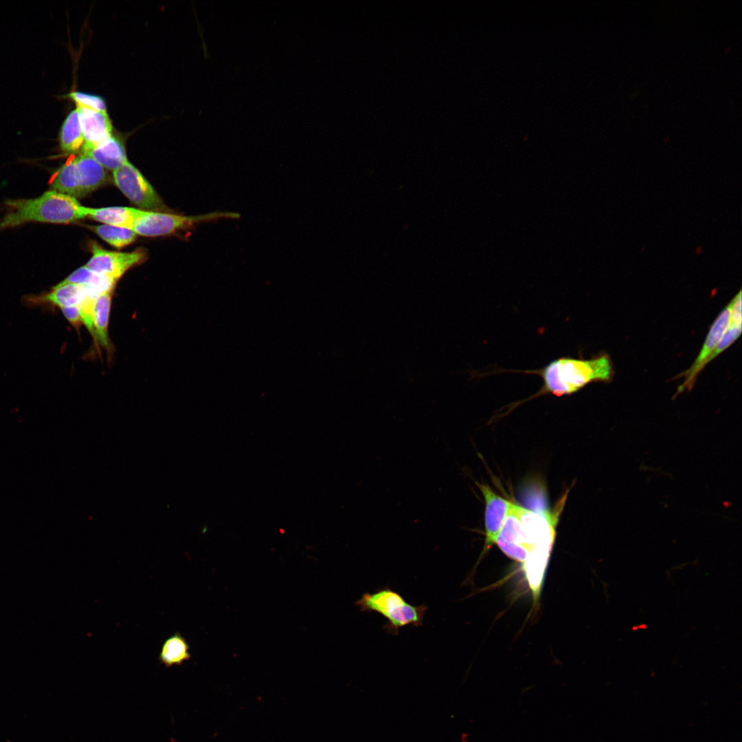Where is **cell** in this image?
Wrapping results in <instances>:
<instances>
[{
	"instance_id": "14",
	"label": "cell",
	"mask_w": 742,
	"mask_h": 742,
	"mask_svg": "<svg viewBox=\"0 0 742 742\" xmlns=\"http://www.w3.org/2000/svg\"><path fill=\"white\" fill-rule=\"evenodd\" d=\"M111 305V293H102L95 297L91 304L93 339L95 343L107 350H109L111 347L108 334Z\"/></svg>"
},
{
	"instance_id": "7",
	"label": "cell",
	"mask_w": 742,
	"mask_h": 742,
	"mask_svg": "<svg viewBox=\"0 0 742 742\" xmlns=\"http://www.w3.org/2000/svg\"><path fill=\"white\" fill-rule=\"evenodd\" d=\"M92 256L86 264L91 271L117 280L133 266L142 262L146 254L142 249L132 252H115L103 249L94 241L89 245Z\"/></svg>"
},
{
	"instance_id": "5",
	"label": "cell",
	"mask_w": 742,
	"mask_h": 742,
	"mask_svg": "<svg viewBox=\"0 0 742 742\" xmlns=\"http://www.w3.org/2000/svg\"><path fill=\"white\" fill-rule=\"evenodd\" d=\"M239 217L235 212H212L199 216H183L161 212L142 210L135 221L133 230L144 236H161L170 234L176 231L193 225L219 218Z\"/></svg>"
},
{
	"instance_id": "24",
	"label": "cell",
	"mask_w": 742,
	"mask_h": 742,
	"mask_svg": "<svg viewBox=\"0 0 742 742\" xmlns=\"http://www.w3.org/2000/svg\"><path fill=\"white\" fill-rule=\"evenodd\" d=\"M61 310L66 319L76 328L82 324L80 306L63 307Z\"/></svg>"
},
{
	"instance_id": "4",
	"label": "cell",
	"mask_w": 742,
	"mask_h": 742,
	"mask_svg": "<svg viewBox=\"0 0 742 742\" xmlns=\"http://www.w3.org/2000/svg\"><path fill=\"white\" fill-rule=\"evenodd\" d=\"M363 612H375L385 618L383 629L388 634L397 636L399 629L423 626L428 609L425 604L413 605L398 592L385 587L374 593H365L355 602Z\"/></svg>"
},
{
	"instance_id": "9",
	"label": "cell",
	"mask_w": 742,
	"mask_h": 742,
	"mask_svg": "<svg viewBox=\"0 0 742 742\" xmlns=\"http://www.w3.org/2000/svg\"><path fill=\"white\" fill-rule=\"evenodd\" d=\"M485 500V542L482 556L485 551L495 543L496 539L502 528L511 502L499 496L485 484H477Z\"/></svg>"
},
{
	"instance_id": "18",
	"label": "cell",
	"mask_w": 742,
	"mask_h": 742,
	"mask_svg": "<svg viewBox=\"0 0 742 742\" xmlns=\"http://www.w3.org/2000/svg\"><path fill=\"white\" fill-rule=\"evenodd\" d=\"M84 137L77 110L71 111L65 120L60 132L61 150L66 153H75L82 149Z\"/></svg>"
},
{
	"instance_id": "16",
	"label": "cell",
	"mask_w": 742,
	"mask_h": 742,
	"mask_svg": "<svg viewBox=\"0 0 742 742\" xmlns=\"http://www.w3.org/2000/svg\"><path fill=\"white\" fill-rule=\"evenodd\" d=\"M62 282L83 285L98 295L111 293L116 283V280L98 274L86 266L78 268Z\"/></svg>"
},
{
	"instance_id": "15",
	"label": "cell",
	"mask_w": 742,
	"mask_h": 742,
	"mask_svg": "<svg viewBox=\"0 0 742 742\" xmlns=\"http://www.w3.org/2000/svg\"><path fill=\"white\" fill-rule=\"evenodd\" d=\"M141 212L128 207H89L88 216L105 225L133 229Z\"/></svg>"
},
{
	"instance_id": "22",
	"label": "cell",
	"mask_w": 742,
	"mask_h": 742,
	"mask_svg": "<svg viewBox=\"0 0 742 742\" xmlns=\"http://www.w3.org/2000/svg\"><path fill=\"white\" fill-rule=\"evenodd\" d=\"M78 106L86 107L97 111H106V103L100 96L91 95L80 91H74L69 93Z\"/></svg>"
},
{
	"instance_id": "3",
	"label": "cell",
	"mask_w": 742,
	"mask_h": 742,
	"mask_svg": "<svg viewBox=\"0 0 742 742\" xmlns=\"http://www.w3.org/2000/svg\"><path fill=\"white\" fill-rule=\"evenodd\" d=\"M5 205L8 212L0 222L1 229L29 222L70 223L88 216L89 212L76 198L51 190L34 199L8 200Z\"/></svg>"
},
{
	"instance_id": "6",
	"label": "cell",
	"mask_w": 742,
	"mask_h": 742,
	"mask_svg": "<svg viewBox=\"0 0 742 742\" xmlns=\"http://www.w3.org/2000/svg\"><path fill=\"white\" fill-rule=\"evenodd\" d=\"M113 178L122 192L140 208L153 212L164 209L163 203L152 186L128 161L113 171Z\"/></svg>"
},
{
	"instance_id": "13",
	"label": "cell",
	"mask_w": 742,
	"mask_h": 742,
	"mask_svg": "<svg viewBox=\"0 0 742 742\" xmlns=\"http://www.w3.org/2000/svg\"><path fill=\"white\" fill-rule=\"evenodd\" d=\"M82 153L90 156L103 168L112 171L118 169L128 161L122 142L113 135Z\"/></svg>"
},
{
	"instance_id": "25",
	"label": "cell",
	"mask_w": 742,
	"mask_h": 742,
	"mask_svg": "<svg viewBox=\"0 0 742 742\" xmlns=\"http://www.w3.org/2000/svg\"><path fill=\"white\" fill-rule=\"evenodd\" d=\"M7 742H10V741L8 740Z\"/></svg>"
},
{
	"instance_id": "2",
	"label": "cell",
	"mask_w": 742,
	"mask_h": 742,
	"mask_svg": "<svg viewBox=\"0 0 742 742\" xmlns=\"http://www.w3.org/2000/svg\"><path fill=\"white\" fill-rule=\"evenodd\" d=\"M539 376L543 385L530 400L546 394L571 395L594 382H609L614 370L609 357L601 354L591 359L561 357L539 370L517 371Z\"/></svg>"
},
{
	"instance_id": "10",
	"label": "cell",
	"mask_w": 742,
	"mask_h": 742,
	"mask_svg": "<svg viewBox=\"0 0 742 742\" xmlns=\"http://www.w3.org/2000/svg\"><path fill=\"white\" fill-rule=\"evenodd\" d=\"M76 110L84 137L82 153L112 136L113 126L106 111L82 106H77Z\"/></svg>"
},
{
	"instance_id": "20",
	"label": "cell",
	"mask_w": 742,
	"mask_h": 742,
	"mask_svg": "<svg viewBox=\"0 0 742 742\" xmlns=\"http://www.w3.org/2000/svg\"><path fill=\"white\" fill-rule=\"evenodd\" d=\"M101 238L111 245L120 248L132 243L136 238L137 234L131 229L109 225L88 226Z\"/></svg>"
},
{
	"instance_id": "21",
	"label": "cell",
	"mask_w": 742,
	"mask_h": 742,
	"mask_svg": "<svg viewBox=\"0 0 742 742\" xmlns=\"http://www.w3.org/2000/svg\"><path fill=\"white\" fill-rule=\"evenodd\" d=\"M741 326L742 324H732L729 323V326L719 342L707 359L706 366L729 348L740 337L742 330Z\"/></svg>"
},
{
	"instance_id": "11",
	"label": "cell",
	"mask_w": 742,
	"mask_h": 742,
	"mask_svg": "<svg viewBox=\"0 0 742 742\" xmlns=\"http://www.w3.org/2000/svg\"><path fill=\"white\" fill-rule=\"evenodd\" d=\"M98 296L87 287L74 283L61 282L52 290L39 297H34L32 303H49L59 308L80 306L88 300Z\"/></svg>"
},
{
	"instance_id": "1",
	"label": "cell",
	"mask_w": 742,
	"mask_h": 742,
	"mask_svg": "<svg viewBox=\"0 0 742 742\" xmlns=\"http://www.w3.org/2000/svg\"><path fill=\"white\" fill-rule=\"evenodd\" d=\"M556 519L510 503L495 544L509 558L521 563L536 604L542 589L555 539Z\"/></svg>"
},
{
	"instance_id": "17",
	"label": "cell",
	"mask_w": 742,
	"mask_h": 742,
	"mask_svg": "<svg viewBox=\"0 0 742 742\" xmlns=\"http://www.w3.org/2000/svg\"><path fill=\"white\" fill-rule=\"evenodd\" d=\"M190 658V647L179 633H175L165 640L159 655V662L168 667L181 665Z\"/></svg>"
},
{
	"instance_id": "8",
	"label": "cell",
	"mask_w": 742,
	"mask_h": 742,
	"mask_svg": "<svg viewBox=\"0 0 742 742\" xmlns=\"http://www.w3.org/2000/svg\"><path fill=\"white\" fill-rule=\"evenodd\" d=\"M731 302L722 310L711 325L699 353L692 366L676 378L684 377L683 383L678 387L675 395L685 390H690L699 372L706 366V361L719 342L729 326Z\"/></svg>"
},
{
	"instance_id": "12",
	"label": "cell",
	"mask_w": 742,
	"mask_h": 742,
	"mask_svg": "<svg viewBox=\"0 0 742 742\" xmlns=\"http://www.w3.org/2000/svg\"><path fill=\"white\" fill-rule=\"evenodd\" d=\"M78 186V198H82L103 185L106 172L98 162L82 153L75 158Z\"/></svg>"
},
{
	"instance_id": "19",
	"label": "cell",
	"mask_w": 742,
	"mask_h": 742,
	"mask_svg": "<svg viewBox=\"0 0 742 742\" xmlns=\"http://www.w3.org/2000/svg\"><path fill=\"white\" fill-rule=\"evenodd\" d=\"M50 190L78 198L75 159L65 163L58 170L50 183Z\"/></svg>"
},
{
	"instance_id": "23",
	"label": "cell",
	"mask_w": 742,
	"mask_h": 742,
	"mask_svg": "<svg viewBox=\"0 0 742 742\" xmlns=\"http://www.w3.org/2000/svg\"><path fill=\"white\" fill-rule=\"evenodd\" d=\"M741 290L731 300L730 324H742Z\"/></svg>"
}]
</instances>
